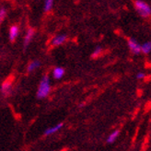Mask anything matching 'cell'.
Returning a JSON list of instances; mask_svg holds the SVG:
<instances>
[{"label": "cell", "mask_w": 151, "mask_h": 151, "mask_svg": "<svg viewBox=\"0 0 151 151\" xmlns=\"http://www.w3.org/2000/svg\"><path fill=\"white\" fill-rule=\"evenodd\" d=\"M151 52V42H147L141 44V52L145 55H148Z\"/></svg>", "instance_id": "obj_11"}, {"label": "cell", "mask_w": 151, "mask_h": 151, "mask_svg": "<svg viewBox=\"0 0 151 151\" xmlns=\"http://www.w3.org/2000/svg\"><path fill=\"white\" fill-rule=\"evenodd\" d=\"M101 52H102V48L101 46H98L93 51L91 56H92V58H98V57H99L101 55Z\"/></svg>", "instance_id": "obj_14"}, {"label": "cell", "mask_w": 151, "mask_h": 151, "mask_svg": "<svg viewBox=\"0 0 151 151\" xmlns=\"http://www.w3.org/2000/svg\"><path fill=\"white\" fill-rule=\"evenodd\" d=\"M63 124L61 123V124H56L55 126H54V127H51V128H48V129L44 132V134L45 135H49V134H54V133H55V132H57L58 130H60L61 128L63 127Z\"/></svg>", "instance_id": "obj_10"}, {"label": "cell", "mask_w": 151, "mask_h": 151, "mask_svg": "<svg viewBox=\"0 0 151 151\" xmlns=\"http://www.w3.org/2000/svg\"><path fill=\"white\" fill-rule=\"evenodd\" d=\"M145 78H146V73H144V72H138L137 75V78L139 79V80L144 79Z\"/></svg>", "instance_id": "obj_16"}, {"label": "cell", "mask_w": 151, "mask_h": 151, "mask_svg": "<svg viewBox=\"0 0 151 151\" xmlns=\"http://www.w3.org/2000/svg\"><path fill=\"white\" fill-rule=\"evenodd\" d=\"M34 33H35V32H34L33 29H29L27 31V33H26L25 38H24V42H23V45H24L25 49L29 46V44L31 43L32 38L34 36Z\"/></svg>", "instance_id": "obj_6"}, {"label": "cell", "mask_w": 151, "mask_h": 151, "mask_svg": "<svg viewBox=\"0 0 151 151\" xmlns=\"http://www.w3.org/2000/svg\"><path fill=\"white\" fill-rule=\"evenodd\" d=\"M119 134H120V131L119 130H115L114 132H112L109 137H108V138H107V142L108 143H113L115 140H116V138L118 137V135H119Z\"/></svg>", "instance_id": "obj_12"}, {"label": "cell", "mask_w": 151, "mask_h": 151, "mask_svg": "<svg viewBox=\"0 0 151 151\" xmlns=\"http://www.w3.org/2000/svg\"><path fill=\"white\" fill-rule=\"evenodd\" d=\"M128 48L134 55H139L141 52V44L134 38H129L127 41Z\"/></svg>", "instance_id": "obj_3"}, {"label": "cell", "mask_w": 151, "mask_h": 151, "mask_svg": "<svg viewBox=\"0 0 151 151\" xmlns=\"http://www.w3.org/2000/svg\"><path fill=\"white\" fill-rule=\"evenodd\" d=\"M134 7L137 13L143 18H148L151 16V7L150 6L143 0H135Z\"/></svg>", "instance_id": "obj_2"}, {"label": "cell", "mask_w": 151, "mask_h": 151, "mask_svg": "<svg viewBox=\"0 0 151 151\" xmlns=\"http://www.w3.org/2000/svg\"><path fill=\"white\" fill-rule=\"evenodd\" d=\"M6 16V9H0V24H1L2 22H3V20L5 19Z\"/></svg>", "instance_id": "obj_15"}, {"label": "cell", "mask_w": 151, "mask_h": 151, "mask_svg": "<svg viewBox=\"0 0 151 151\" xmlns=\"http://www.w3.org/2000/svg\"><path fill=\"white\" fill-rule=\"evenodd\" d=\"M65 73V70L63 67L57 66L52 70V77H54L55 79H61L64 77Z\"/></svg>", "instance_id": "obj_8"}, {"label": "cell", "mask_w": 151, "mask_h": 151, "mask_svg": "<svg viewBox=\"0 0 151 151\" xmlns=\"http://www.w3.org/2000/svg\"><path fill=\"white\" fill-rule=\"evenodd\" d=\"M19 32V29L17 25L11 26L9 29V40L11 42H14L18 38Z\"/></svg>", "instance_id": "obj_7"}, {"label": "cell", "mask_w": 151, "mask_h": 151, "mask_svg": "<svg viewBox=\"0 0 151 151\" xmlns=\"http://www.w3.org/2000/svg\"><path fill=\"white\" fill-rule=\"evenodd\" d=\"M41 62L39 61V60H35V61H32L28 65V68H27V71L29 73H32L33 71H35L37 68H39V67L41 66Z\"/></svg>", "instance_id": "obj_9"}, {"label": "cell", "mask_w": 151, "mask_h": 151, "mask_svg": "<svg viewBox=\"0 0 151 151\" xmlns=\"http://www.w3.org/2000/svg\"><path fill=\"white\" fill-rule=\"evenodd\" d=\"M52 5H54V0H45L44 2V11L49 12L52 9Z\"/></svg>", "instance_id": "obj_13"}, {"label": "cell", "mask_w": 151, "mask_h": 151, "mask_svg": "<svg viewBox=\"0 0 151 151\" xmlns=\"http://www.w3.org/2000/svg\"><path fill=\"white\" fill-rule=\"evenodd\" d=\"M66 39H67L66 34H59L52 38L51 43L52 46H59V45H62L66 41Z\"/></svg>", "instance_id": "obj_4"}, {"label": "cell", "mask_w": 151, "mask_h": 151, "mask_svg": "<svg viewBox=\"0 0 151 151\" xmlns=\"http://www.w3.org/2000/svg\"><path fill=\"white\" fill-rule=\"evenodd\" d=\"M51 91V84H50V78L49 76L45 75L42 77L39 88L37 90V98L38 99H44L46 98Z\"/></svg>", "instance_id": "obj_1"}, {"label": "cell", "mask_w": 151, "mask_h": 151, "mask_svg": "<svg viewBox=\"0 0 151 151\" xmlns=\"http://www.w3.org/2000/svg\"><path fill=\"white\" fill-rule=\"evenodd\" d=\"M12 90V81L9 79H6L5 82H3V84L1 86V92L3 93L4 96H9L11 93Z\"/></svg>", "instance_id": "obj_5"}]
</instances>
